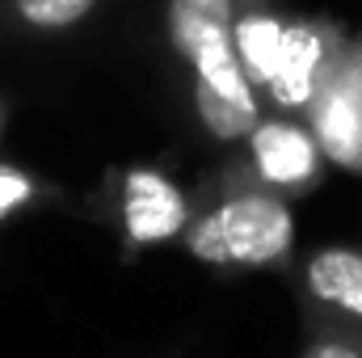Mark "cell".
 Returning a JSON list of instances; mask_svg holds the SVG:
<instances>
[{
    "mask_svg": "<svg viewBox=\"0 0 362 358\" xmlns=\"http://www.w3.org/2000/svg\"><path fill=\"white\" fill-rule=\"evenodd\" d=\"M303 118L316 131L329 165L362 178V85H358V72H354V59H350V47H346L341 64L316 89L312 105L303 110Z\"/></svg>",
    "mask_w": 362,
    "mask_h": 358,
    "instance_id": "7",
    "label": "cell"
},
{
    "mask_svg": "<svg viewBox=\"0 0 362 358\" xmlns=\"http://www.w3.org/2000/svg\"><path fill=\"white\" fill-rule=\"evenodd\" d=\"M101 0H0V34L55 38L85 25Z\"/></svg>",
    "mask_w": 362,
    "mask_h": 358,
    "instance_id": "9",
    "label": "cell"
},
{
    "mask_svg": "<svg viewBox=\"0 0 362 358\" xmlns=\"http://www.w3.org/2000/svg\"><path fill=\"white\" fill-rule=\"evenodd\" d=\"M303 316L329 321L362 342V245H320L295 270Z\"/></svg>",
    "mask_w": 362,
    "mask_h": 358,
    "instance_id": "6",
    "label": "cell"
},
{
    "mask_svg": "<svg viewBox=\"0 0 362 358\" xmlns=\"http://www.w3.org/2000/svg\"><path fill=\"white\" fill-rule=\"evenodd\" d=\"M299 358H362V342L341 333L337 325L329 321H316V316H303V346Z\"/></svg>",
    "mask_w": 362,
    "mask_h": 358,
    "instance_id": "11",
    "label": "cell"
},
{
    "mask_svg": "<svg viewBox=\"0 0 362 358\" xmlns=\"http://www.w3.org/2000/svg\"><path fill=\"white\" fill-rule=\"evenodd\" d=\"M185 253L215 270H278L295 249L291 198L253 178L240 161L223 165L194 194Z\"/></svg>",
    "mask_w": 362,
    "mask_h": 358,
    "instance_id": "2",
    "label": "cell"
},
{
    "mask_svg": "<svg viewBox=\"0 0 362 358\" xmlns=\"http://www.w3.org/2000/svg\"><path fill=\"white\" fill-rule=\"evenodd\" d=\"M97 207L114 236L135 253V249H156L181 241L189 219H194V198L177 181L152 165H131V169H110L101 181Z\"/></svg>",
    "mask_w": 362,
    "mask_h": 358,
    "instance_id": "3",
    "label": "cell"
},
{
    "mask_svg": "<svg viewBox=\"0 0 362 358\" xmlns=\"http://www.w3.org/2000/svg\"><path fill=\"white\" fill-rule=\"evenodd\" d=\"M286 21H291V13L278 0H240V8H236V51H240V64H245L249 81L262 93L278 72L282 42H286Z\"/></svg>",
    "mask_w": 362,
    "mask_h": 358,
    "instance_id": "8",
    "label": "cell"
},
{
    "mask_svg": "<svg viewBox=\"0 0 362 358\" xmlns=\"http://www.w3.org/2000/svg\"><path fill=\"white\" fill-rule=\"evenodd\" d=\"M4 127H8V105L0 101V135H4Z\"/></svg>",
    "mask_w": 362,
    "mask_h": 358,
    "instance_id": "13",
    "label": "cell"
},
{
    "mask_svg": "<svg viewBox=\"0 0 362 358\" xmlns=\"http://www.w3.org/2000/svg\"><path fill=\"white\" fill-rule=\"evenodd\" d=\"M236 8L240 0H169L165 34L169 47L185 64V89L202 131L219 144L249 139L262 122L266 101L249 81L236 51Z\"/></svg>",
    "mask_w": 362,
    "mask_h": 358,
    "instance_id": "1",
    "label": "cell"
},
{
    "mask_svg": "<svg viewBox=\"0 0 362 358\" xmlns=\"http://www.w3.org/2000/svg\"><path fill=\"white\" fill-rule=\"evenodd\" d=\"M51 194H55V190L38 178V173H30V169H21V165H4V161H0V228H4L13 215L34 211V207H38V202H47Z\"/></svg>",
    "mask_w": 362,
    "mask_h": 358,
    "instance_id": "10",
    "label": "cell"
},
{
    "mask_svg": "<svg viewBox=\"0 0 362 358\" xmlns=\"http://www.w3.org/2000/svg\"><path fill=\"white\" fill-rule=\"evenodd\" d=\"M240 165L262 185H270L286 198H303L325 181L329 156H325V148H320V139H316V131L308 127L303 114L266 110L262 122L245 139Z\"/></svg>",
    "mask_w": 362,
    "mask_h": 358,
    "instance_id": "4",
    "label": "cell"
},
{
    "mask_svg": "<svg viewBox=\"0 0 362 358\" xmlns=\"http://www.w3.org/2000/svg\"><path fill=\"white\" fill-rule=\"evenodd\" d=\"M346 47H350V34L337 21H329V17H291L278 72L266 85V93H262L266 110H274V114H303L312 105L316 89L325 85V76L341 64Z\"/></svg>",
    "mask_w": 362,
    "mask_h": 358,
    "instance_id": "5",
    "label": "cell"
},
{
    "mask_svg": "<svg viewBox=\"0 0 362 358\" xmlns=\"http://www.w3.org/2000/svg\"><path fill=\"white\" fill-rule=\"evenodd\" d=\"M350 59H354V72H358V85H362V30L354 34V42H350Z\"/></svg>",
    "mask_w": 362,
    "mask_h": 358,
    "instance_id": "12",
    "label": "cell"
}]
</instances>
